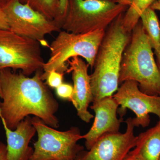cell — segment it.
<instances>
[{"label": "cell", "instance_id": "obj_1", "mask_svg": "<svg viewBox=\"0 0 160 160\" xmlns=\"http://www.w3.org/2000/svg\"><path fill=\"white\" fill-rule=\"evenodd\" d=\"M42 70L32 77L10 69H0V118L14 130L25 118L30 115L39 118L52 128H58L56 116L58 103L42 79Z\"/></svg>", "mask_w": 160, "mask_h": 160}, {"label": "cell", "instance_id": "obj_2", "mask_svg": "<svg viewBox=\"0 0 160 160\" xmlns=\"http://www.w3.org/2000/svg\"><path fill=\"white\" fill-rule=\"evenodd\" d=\"M124 13L107 28L95 59L90 75L93 102L112 96L118 89L123 54L131 36L123 26Z\"/></svg>", "mask_w": 160, "mask_h": 160}, {"label": "cell", "instance_id": "obj_3", "mask_svg": "<svg viewBox=\"0 0 160 160\" xmlns=\"http://www.w3.org/2000/svg\"><path fill=\"white\" fill-rule=\"evenodd\" d=\"M149 38L139 20L123 53L119 83L132 81L144 93L160 96V72Z\"/></svg>", "mask_w": 160, "mask_h": 160}, {"label": "cell", "instance_id": "obj_4", "mask_svg": "<svg viewBox=\"0 0 160 160\" xmlns=\"http://www.w3.org/2000/svg\"><path fill=\"white\" fill-rule=\"evenodd\" d=\"M106 31L98 30L75 34L61 30L49 45L50 58L43 66L42 79L45 81L47 74L52 70L65 74L69 67L67 62L75 57L83 58L92 69Z\"/></svg>", "mask_w": 160, "mask_h": 160}, {"label": "cell", "instance_id": "obj_5", "mask_svg": "<svg viewBox=\"0 0 160 160\" xmlns=\"http://www.w3.org/2000/svg\"><path fill=\"white\" fill-rule=\"evenodd\" d=\"M128 8L112 0H69L61 28L75 34L106 30Z\"/></svg>", "mask_w": 160, "mask_h": 160}, {"label": "cell", "instance_id": "obj_6", "mask_svg": "<svg viewBox=\"0 0 160 160\" xmlns=\"http://www.w3.org/2000/svg\"><path fill=\"white\" fill-rule=\"evenodd\" d=\"M31 122L38 134L29 160H76L84 147L78 144L83 139L78 127L59 131L46 125L36 117Z\"/></svg>", "mask_w": 160, "mask_h": 160}, {"label": "cell", "instance_id": "obj_7", "mask_svg": "<svg viewBox=\"0 0 160 160\" xmlns=\"http://www.w3.org/2000/svg\"><path fill=\"white\" fill-rule=\"evenodd\" d=\"M40 46L35 40L0 29V69L20 70L27 76L42 70L45 62Z\"/></svg>", "mask_w": 160, "mask_h": 160}, {"label": "cell", "instance_id": "obj_8", "mask_svg": "<svg viewBox=\"0 0 160 160\" xmlns=\"http://www.w3.org/2000/svg\"><path fill=\"white\" fill-rule=\"evenodd\" d=\"M9 26V30L16 34L38 41L41 45L49 48L45 39L48 34L59 32L61 27L20 0H10L2 8Z\"/></svg>", "mask_w": 160, "mask_h": 160}, {"label": "cell", "instance_id": "obj_9", "mask_svg": "<svg viewBox=\"0 0 160 160\" xmlns=\"http://www.w3.org/2000/svg\"><path fill=\"white\" fill-rule=\"evenodd\" d=\"M112 97L120 107L118 108V113L120 118H123L127 109L134 112L136 117L132 118V122L135 127L145 128L149 126L150 113L155 114L160 119V96L142 92L137 82H123Z\"/></svg>", "mask_w": 160, "mask_h": 160}, {"label": "cell", "instance_id": "obj_10", "mask_svg": "<svg viewBox=\"0 0 160 160\" xmlns=\"http://www.w3.org/2000/svg\"><path fill=\"white\" fill-rule=\"evenodd\" d=\"M125 122L127 125L124 133H109L103 136L88 151L83 150L76 160H124L134 148L137 136L134 134L135 126L132 118Z\"/></svg>", "mask_w": 160, "mask_h": 160}, {"label": "cell", "instance_id": "obj_11", "mask_svg": "<svg viewBox=\"0 0 160 160\" xmlns=\"http://www.w3.org/2000/svg\"><path fill=\"white\" fill-rule=\"evenodd\" d=\"M118 104L112 96L92 102L90 108L95 114L94 122L88 132L83 135L87 150L91 149L94 143L103 136L119 132L123 119L118 118Z\"/></svg>", "mask_w": 160, "mask_h": 160}, {"label": "cell", "instance_id": "obj_12", "mask_svg": "<svg viewBox=\"0 0 160 160\" xmlns=\"http://www.w3.org/2000/svg\"><path fill=\"white\" fill-rule=\"evenodd\" d=\"M67 72H72L73 90L70 102L76 109L79 118L86 123L90 122L94 117L89 110V104L93 101L90 75L88 74L89 65L81 57H75L67 62Z\"/></svg>", "mask_w": 160, "mask_h": 160}, {"label": "cell", "instance_id": "obj_13", "mask_svg": "<svg viewBox=\"0 0 160 160\" xmlns=\"http://www.w3.org/2000/svg\"><path fill=\"white\" fill-rule=\"evenodd\" d=\"M7 140L8 160H29L33 152V148L29 146L36 130L32 125L30 116L25 118L14 130L9 129L4 120L1 118Z\"/></svg>", "mask_w": 160, "mask_h": 160}, {"label": "cell", "instance_id": "obj_14", "mask_svg": "<svg viewBox=\"0 0 160 160\" xmlns=\"http://www.w3.org/2000/svg\"><path fill=\"white\" fill-rule=\"evenodd\" d=\"M133 149L128 155L134 160H159L160 119L155 126L138 136Z\"/></svg>", "mask_w": 160, "mask_h": 160}, {"label": "cell", "instance_id": "obj_15", "mask_svg": "<svg viewBox=\"0 0 160 160\" xmlns=\"http://www.w3.org/2000/svg\"><path fill=\"white\" fill-rule=\"evenodd\" d=\"M140 20L152 47L154 51L158 50L160 46V22L155 11L149 7L141 14Z\"/></svg>", "mask_w": 160, "mask_h": 160}, {"label": "cell", "instance_id": "obj_16", "mask_svg": "<svg viewBox=\"0 0 160 160\" xmlns=\"http://www.w3.org/2000/svg\"><path fill=\"white\" fill-rule=\"evenodd\" d=\"M29 5L46 18L54 21L61 28L60 15V0H20ZM62 29V28H61Z\"/></svg>", "mask_w": 160, "mask_h": 160}, {"label": "cell", "instance_id": "obj_17", "mask_svg": "<svg viewBox=\"0 0 160 160\" xmlns=\"http://www.w3.org/2000/svg\"><path fill=\"white\" fill-rule=\"evenodd\" d=\"M155 0H132L130 6L123 13V26L126 31L131 32L139 21L142 13L151 6Z\"/></svg>", "mask_w": 160, "mask_h": 160}, {"label": "cell", "instance_id": "obj_18", "mask_svg": "<svg viewBox=\"0 0 160 160\" xmlns=\"http://www.w3.org/2000/svg\"><path fill=\"white\" fill-rule=\"evenodd\" d=\"M64 75V73L52 70L47 74L45 83L50 88L56 89L63 83Z\"/></svg>", "mask_w": 160, "mask_h": 160}, {"label": "cell", "instance_id": "obj_19", "mask_svg": "<svg viewBox=\"0 0 160 160\" xmlns=\"http://www.w3.org/2000/svg\"><path fill=\"white\" fill-rule=\"evenodd\" d=\"M73 90V86L70 84L63 82L56 89V93L59 98L70 101Z\"/></svg>", "mask_w": 160, "mask_h": 160}, {"label": "cell", "instance_id": "obj_20", "mask_svg": "<svg viewBox=\"0 0 160 160\" xmlns=\"http://www.w3.org/2000/svg\"><path fill=\"white\" fill-rule=\"evenodd\" d=\"M69 0H60V15L61 26L66 16Z\"/></svg>", "mask_w": 160, "mask_h": 160}, {"label": "cell", "instance_id": "obj_21", "mask_svg": "<svg viewBox=\"0 0 160 160\" xmlns=\"http://www.w3.org/2000/svg\"><path fill=\"white\" fill-rule=\"evenodd\" d=\"M0 29H9L7 18L2 8H0Z\"/></svg>", "mask_w": 160, "mask_h": 160}, {"label": "cell", "instance_id": "obj_22", "mask_svg": "<svg viewBox=\"0 0 160 160\" xmlns=\"http://www.w3.org/2000/svg\"><path fill=\"white\" fill-rule=\"evenodd\" d=\"M0 160H8L6 145L0 142Z\"/></svg>", "mask_w": 160, "mask_h": 160}, {"label": "cell", "instance_id": "obj_23", "mask_svg": "<svg viewBox=\"0 0 160 160\" xmlns=\"http://www.w3.org/2000/svg\"><path fill=\"white\" fill-rule=\"evenodd\" d=\"M114 2L118 3L120 5L128 6V7L131 5L132 0H112Z\"/></svg>", "mask_w": 160, "mask_h": 160}, {"label": "cell", "instance_id": "obj_24", "mask_svg": "<svg viewBox=\"0 0 160 160\" xmlns=\"http://www.w3.org/2000/svg\"><path fill=\"white\" fill-rule=\"evenodd\" d=\"M150 7L154 11L158 10L160 11V0H155Z\"/></svg>", "mask_w": 160, "mask_h": 160}, {"label": "cell", "instance_id": "obj_25", "mask_svg": "<svg viewBox=\"0 0 160 160\" xmlns=\"http://www.w3.org/2000/svg\"><path fill=\"white\" fill-rule=\"evenodd\" d=\"M154 54L156 57V63L158 68L160 72V46L158 50L154 51Z\"/></svg>", "mask_w": 160, "mask_h": 160}, {"label": "cell", "instance_id": "obj_26", "mask_svg": "<svg viewBox=\"0 0 160 160\" xmlns=\"http://www.w3.org/2000/svg\"><path fill=\"white\" fill-rule=\"evenodd\" d=\"M10 0H0V8H3Z\"/></svg>", "mask_w": 160, "mask_h": 160}, {"label": "cell", "instance_id": "obj_27", "mask_svg": "<svg viewBox=\"0 0 160 160\" xmlns=\"http://www.w3.org/2000/svg\"><path fill=\"white\" fill-rule=\"evenodd\" d=\"M124 160H134L131 157H129V156L127 155V156H126V158Z\"/></svg>", "mask_w": 160, "mask_h": 160}, {"label": "cell", "instance_id": "obj_28", "mask_svg": "<svg viewBox=\"0 0 160 160\" xmlns=\"http://www.w3.org/2000/svg\"><path fill=\"white\" fill-rule=\"evenodd\" d=\"M2 98V91H1V87H0V98Z\"/></svg>", "mask_w": 160, "mask_h": 160}, {"label": "cell", "instance_id": "obj_29", "mask_svg": "<svg viewBox=\"0 0 160 160\" xmlns=\"http://www.w3.org/2000/svg\"><path fill=\"white\" fill-rule=\"evenodd\" d=\"M1 118H0V122H1Z\"/></svg>", "mask_w": 160, "mask_h": 160}, {"label": "cell", "instance_id": "obj_30", "mask_svg": "<svg viewBox=\"0 0 160 160\" xmlns=\"http://www.w3.org/2000/svg\"><path fill=\"white\" fill-rule=\"evenodd\" d=\"M159 160H160V159H159Z\"/></svg>", "mask_w": 160, "mask_h": 160}, {"label": "cell", "instance_id": "obj_31", "mask_svg": "<svg viewBox=\"0 0 160 160\" xmlns=\"http://www.w3.org/2000/svg\"></svg>", "mask_w": 160, "mask_h": 160}]
</instances>
